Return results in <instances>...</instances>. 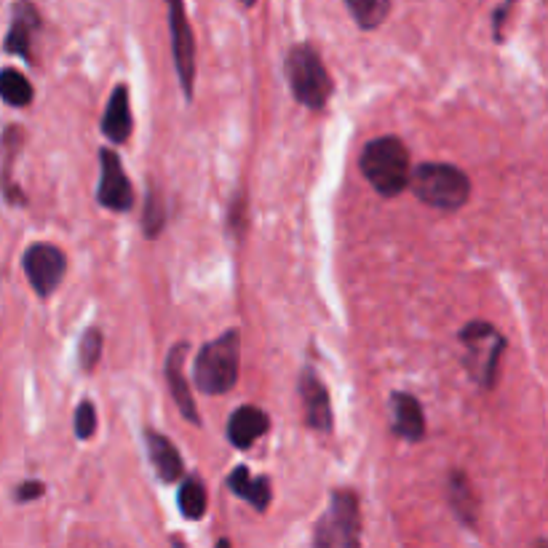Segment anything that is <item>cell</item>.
Wrapping results in <instances>:
<instances>
[{
    "label": "cell",
    "mask_w": 548,
    "mask_h": 548,
    "mask_svg": "<svg viewBox=\"0 0 548 548\" xmlns=\"http://www.w3.org/2000/svg\"><path fill=\"white\" fill-rule=\"evenodd\" d=\"M238 367H241V335L236 329H228L198 351L193 383L206 396H222L236 388Z\"/></svg>",
    "instance_id": "1"
},
{
    "label": "cell",
    "mask_w": 548,
    "mask_h": 548,
    "mask_svg": "<svg viewBox=\"0 0 548 548\" xmlns=\"http://www.w3.org/2000/svg\"><path fill=\"white\" fill-rule=\"evenodd\" d=\"M361 174L383 198L404 193L409 185V150L399 137H377L361 153Z\"/></svg>",
    "instance_id": "2"
},
{
    "label": "cell",
    "mask_w": 548,
    "mask_h": 548,
    "mask_svg": "<svg viewBox=\"0 0 548 548\" xmlns=\"http://www.w3.org/2000/svg\"><path fill=\"white\" fill-rule=\"evenodd\" d=\"M407 188H412V193L423 204L442 209V212H458L468 204V196H471V182H468L466 172H460L458 166L436 164V161L412 169Z\"/></svg>",
    "instance_id": "3"
},
{
    "label": "cell",
    "mask_w": 548,
    "mask_h": 548,
    "mask_svg": "<svg viewBox=\"0 0 548 548\" xmlns=\"http://www.w3.org/2000/svg\"><path fill=\"white\" fill-rule=\"evenodd\" d=\"M284 70H287L289 89H292L300 105L311 107V110L327 107L329 97L335 91V83L329 78L319 51L313 49L311 43L292 46L287 54V62H284Z\"/></svg>",
    "instance_id": "4"
},
{
    "label": "cell",
    "mask_w": 548,
    "mask_h": 548,
    "mask_svg": "<svg viewBox=\"0 0 548 548\" xmlns=\"http://www.w3.org/2000/svg\"><path fill=\"white\" fill-rule=\"evenodd\" d=\"M458 340L466 348V369L474 375L479 388L490 391L498 383L500 359L506 353V337L492 327L490 321H471L458 332Z\"/></svg>",
    "instance_id": "5"
},
{
    "label": "cell",
    "mask_w": 548,
    "mask_h": 548,
    "mask_svg": "<svg viewBox=\"0 0 548 548\" xmlns=\"http://www.w3.org/2000/svg\"><path fill=\"white\" fill-rule=\"evenodd\" d=\"M359 498L351 490H335L329 495L327 514L321 516L313 532V546L356 548L361 543Z\"/></svg>",
    "instance_id": "6"
},
{
    "label": "cell",
    "mask_w": 548,
    "mask_h": 548,
    "mask_svg": "<svg viewBox=\"0 0 548 548\" xmlns=\"http://www.w3.org/2000/svg\"><path fill=\"white\" fill-rule=\"evenodd\" d=\"M22 265H25L27 281H30V287L35 289V295L46 300V297H51L57 292V287L62 284V279H65L67 257L57 244L38 241V244L27 246L25 257H22Z\"/></svg>",
    "instance_id": "7"
},
{
    "label": "cell",
    "mask_w": 548,
    "mask_h": 548,
    "mask_svg": "<svg viewBox=\"0 0 548 548\" xmlns=\"http://www.w3.org/2000/svg\"><path fill=\"white\" fill-rule=\"evenodd\" d=\"M166 9H169L174 67L180 75L182 94H185V99H190L193 97V83H196V38L190 30L188 14H185V0H166Z\"/></svg>",
    "instance_id": "8"
},
{
    "label": "cell",
    "mask_w": 548,
    "mask_h": 548,
    "mask_svg": "<svg viewBox=\"0 0 548 548\" xmlns=\"http://www.w3.org/2000/svg\"><path fill=\"white\" fill-rule=\"evenodd\" d=\"M99 161H102V177H99L97 201L110 212H131L134 206V188H131L129 177L123 172L121 158L115 156V150H99Z\"/></svg>",
    "instance_id": "9"
},
{
    "label": "cell",
    "mask_w": 548,
    "mask_h": 548,
    "mask_svg": "<svg viewBox=\"0 0 548 548\" xmlns=\"http://www.w3.org/2000/svg\"><path fill=\"white\" fill-rule=\"evenodd\" d=\"M41 30V14L30 0H17L11 9V27L6 35V51L25 62H33V35Z\"/></svg>",
    "instance_id": "10"
},
{
    "label": "cell",
    "mask_w": 548,
    "mask_h": 548,
    "mask_svg": "<svg viewBox=\"0 0 548 548\" xmlns=\"http://www.w3.org/2000/svg\"><path fill=\"white\" fill-rule=\"evenodd\" d=\"M300 399H303L305 423H308V428L321 431V434H329V431H332V404H329V391L313 369H305L303 377H300Z\"/></svg>",
    "instance_id": "11"
},
{
    "label": "cell",
    "mask_w": 548,
    "mask_h": 548,
    "mask_svg": "<svg viewBox=\"0 0 548 548\" xmlns=\"http://www.w3.org/2000/svg\"><path fill=\"white\" fill-rule=\"evenodd\" d=\"M190 345L188 343H177L169 351V356H166V364H164V375L166 380H169V388H172V396L174 401H177V407H180V412L185 415V420L188 423H193V426H201V418H198V409H196V401H193V396H190V385L188 380H185V356H188Z\"/></svg>",
    "instance_id": "12"
},
{
    "label": "cell",
    "mask_w": 548,
    "mask_h": 548,
    "mask_svg": "<svg viewBox=\"0 0 548 548\" xmlns=\"http://www.w3.org/2000/svg\"><path fill=\"white\" fill-rule=\"evenodd\" d=\"M270 418L262 412L260 407H252V404H244L238 407L228 420V442L236 447V450H249L260 436L268 434Z\"/></svg>",
    "instance_id": "13"
},
{
    "label": "cell",
    "mask_w": 548,
    "mask_h": 548,
    "mask_svg": "<svg viewBox=\"0 0 548 548\" xmlns=\"http://www.w3.org/2000/svg\"><path fill=\"white\" fill-rule=\"evenodd\" d=\"M131 129H134V118H131L129 86L121 83V86H115L110 99H107L105 115H102V134L115 145H121L131 137Z\"/></svg>",
    "instance_id": "14"
},
{
    "label": "cell",
    "mask_w": 548,
    "mask_h": 548,
    "mask_svg": "<svg viewBox=\"0 0 548 548\" xmlns=\"http://www.w3.org/2000/svg\"><path fill=\"white\" fill-rule=\"evenodd\" d=\"M391 409H393V431L407 439V442H420L426 436V415H423V407L420 401L412 396V393L396 391L391 396Z\"/></svg>",
    "instance_id": "15"
},
{
    "label": "cell",
    "mask_w": 548,
    "mask_h": 548,
    "mask_svg": "<svg viewBox=\"0 0 548 548\" xmlns=\"http://www.w3.org/2000/svg\"><path fill=\"white\" fill-rule=\"evenodd\" d=\"M145 439H148V452L150 463L156 468V476L164 484H174L182 479V458L177 447L172 444V439L158 431H145Z\"/></svg>",
    "instance_id": "16"
},
{
    "label": "cell",
    "mask_w": 548,
    "mask_h": 548,
    "mask_svg": "<svg viewBox=\"0 0 548 548\" xmlns=\"http://www.w3.org/2000/svg\"><path fill=\"white\" fill-rule=\"evenodd\" d=\"M228 490L236 498L252 503L257 511H265L270 503V479L268 476H252L246 466H236L228 476Z\"/></svg>",
    "instance_id": "17"
},
{
    "label": "cell",
    "mask_w": 548,
    "mask_h": 548,
    "mask_svg": "<svg viewBox=\"0 0 548 548\" xmlns=\"http://www.w3.org/2000/svg\"><path fill=\"white\" fill-rule=\"evenodd\" d=\"M0 99L11 107H27L35 99L33 83L14 67H3L0 70Z\"/></svg>",
    "instance_id": "18"
},
{
    "label": "cell",
    "mask_w": 548,
    "mask_h": 548,
    "mask_svg": "<svg viewBox=\"0 0 548 548\" xmlns=\"http://www.w3.org/2000/svg\"><path fill=\"white\" fill-rule=\"evenodd\" d=\"M177 506H180V514L190 522H198L204 519L206 514V490L201 479L196 474H190L182 479L180 492H177Z\"/></svg>",
    "instance_id": "19"
},
{
    "label": "cell",
    "mask_w": 548,
    "mask_h": 548,
    "mask_svg": "<svg viewBox=\"0 0 548 548\" xmlns=\"http://www.w3.org/2000/svg\"><path fill=\"white\" fill-rule=\"evenodd\" d=\"M345 6L361 30H377L391 11V0H345Z\"/></svg>",
    "instance_id": "20"
},
{
    "label": "cell",
    "mask_w": 548,
    "mask_h": 548,
    "mask_svg": "<svg viewBox=\"0 0 548 548\" xmlns=\"http://www.w3.org/2000/svg\"><path fill=\"white\" fill-rule=\"evenodd\" d=\"M450 495H452V508L458 514L460 522H466L474 527L476 522V500L471 495V484H468V476L455 471L450 482Z\"/></svg>",
    "instance_id": "21"
},
{
    "label": "cell",
    "mask_w": 548,
    "mask_h": 548,
    "mask_svg": "<svg viewBox=\"0 0 548 548\" xmlns=\"http://www.w3.org/2000/svg\"><path fill=\"white\" fill-rule=\"evenodd\" d=\"M102 343H105V337H102V329L91 327L86 329V335L81 340V348H78V356H81V367L86 372L97 367L99 359H102Z\"/></svg>",
    "instance_id": "22"
},
{
    "label": "cell",
    "mask_w": 548,
    "mask_h": 548,
    "mask_svg": "<svg viewBox=\"0 0 548 548\" xmlns=\"http://www.w3.org/2000/svg\"><path fill=\"white\" fill-rule=\"evenodd\" d=\"M164 222H166L164 204H161V198L156 196V190H150L148 204H145V217H142V228H145V236L156 238L158 233L164 230Z\"/></svg>",
    "instance_id": "23"
},
{
    "label": "cell",
    "mask_w": 548,
    "mask_h": 548,
    "mask_svg": "<svg viewBox=\"0 0 548 548\" xmlns=\"http://www.w3.org/2000/svg\"><path fill=\"white\" fill-rule=\"evenodd\" d=\"M94 431H97V409L91 401H81L75 409V436L86 442L94 436Z\"/></svg>",
    "instance_id": "24"
},
{
    "label": "cell",
    "mask_w": 548,
    "mask_h": 548,
    "mask_svg": "<svg viewBox=\"0 0 548 548\" xmlns=\"http://www.w3.org/2000/svg\"><path fill=\"white\" fill-rule=\"evenodd\" d=\"M43 492H46V484L43 482H22L17 487V492H14V498L19 500V503H27V500H35V498H41Z\"/></svg>",
    "instance_id": "25"
},
{
    "label": "cell",
    "mask_w": 548,
    "mask_h": 548,
    "mask_svg": "<svg viewBox=\"0 0 548 548\" xmlns=\"http://www.w3.org/2000/svg\"><path fill=\"white\" fill-rule=\"evenodd\" d=\"M514 6V0H506L498 11H495V17H492V30H495V41L503 43V22H506L508 11Z\"/></svg>",
    "instance_id": "26"
},
{
    "label": "cell",
    "mask_w": 548,
    "mask_h": 548,
    "mask_svg": "<svg viewBox=\"0 0 548 548\" xmlns=\"http://www.w3.org/2000/svg\"><path fill=\"white\" fill-rule=\"evenodd\" d=\"M241 3H244V6H254L257 0H241Z\"/></svg>",
    "instance_id": "27"
}]
</instances>
